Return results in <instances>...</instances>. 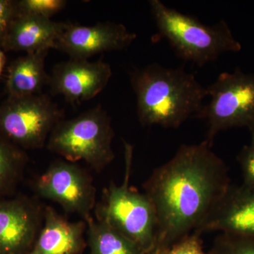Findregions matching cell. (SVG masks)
<instances>
[{"label": "cell", "mask_w": 254, "mask_h": 254, "mask_svg": "<svg viewBox=\"0 0 254 254\" xmlns=\"http://www.w3.org/2000/svg\"><path fill=\"white\" fill-rule=\"evenodd\" d=\"M36 190L40 196L58 203L65 211L77 214L83 220L91 218L96 203V189L91 175L67 160L50 164L37 180Z\"/></svg>", "instance_id": "ba28073f"}, {"label": "cell", "mask_w": 254, "mask_h": 254, "mask_svg": "<svg viewBox=\"0 0 254 254\" xmlns=\"http://www.w3.org/2000/svg\"><path fill=\"white\" fill-rule=\"evenodd\" d=\"M64 0H25L20 3L21 14L51 18L66 6Z\"/></svg>", "instance_id": "ffe728a7"}, {"label": "cell", "mask_w": 254, "mask_h": 254, "mask_svg": "<svg viewBox=\"0 0 254 254\" xmlns=\"http://www.w3.org/2000/svg\"><path fill=\"white\" fill-rule=\"evenodd\" d=\"M5 61H6V58H5L4 53H3L2 50L0 49V75L2 72L3 68H4L5 64Z\"/></svg>", "instance_id": "603a6c76"}, {"label": "cell", "mask_w": 254, "mask_h": 254, "mask_svg": "<svg viewBox=\"0 0 254 254\" xmlns=\"http://www.w3.org/2000/svg\"><path fill=\"white\" fill-rule=\"evenodd\" d=\"M137 115L143 126L178 128L192 117L199 118L206 88L183 68L152 64L132 71Z\"/></svg>", "instance_id": "7a4b0ae2"}, {"label": "cell", "mask_w": 254, "mask_h": 254, "mask_svg": "<svg viewBox=\"0 0 254 254\" xmlns=\"http://www.w3.org/2000/svg\"><path fill=\"white\" fill-rule=\"evenodd\" d=\"M111 118L98 105L69 120H62L50 134V151L71 163L84 161L100 172L115 159Z\"/></svg>", "instance_id": "277c9868"}, {"label": "cell", "mask_w": 254, "mask_h": 254, "mask_svg": "<svg viewBox=\"0 0 254 254\" xmlns=\"http://www.w3.org/2000/svg\"><path fill=\"white\" fill-rule=\"evenodd\" d=\"M48 86L54 95L71 104L93 99L104 90L113 76L110 64L103 60L69 59L55 65Z\"/></svg>", "instance_id": "30bf717a"}, {"label": "cell", "mask_w": 254, "mask_h": 254, "mask_svg": "<svg viewBox=\"0 0 254 254\" xmlns=\"http://www.w3.org/2000/svg\"><path fill=\"white\" fill-rule=\"evenodd\" d=\"M200 234L189 235L170 247L163 254H208L203 249Z\"/></svg>", "instance_id": "44dd1931"}, {"label": "cell", "mask_w": 254, "mask_h": 254, "mask_svg": "<svg viewBox=\"0 0 254 254\" xmlns=\"http://www.w3.org/2000/svg\"><path fill=\"white\" fill-rule=\"evenodd\" d=\"M43 220L44 210L38 203L0 202V254H28Z\"/></svg>", "instance_id": "8fae6325"}, {"label": "cell", "mask_w": 254, "mask_h": 254, "mask_svg": "<svg viewBox=\"0 0 254 254\" xmlns=\"http://www.w3.org/2000/svg\"><path fill=\"white\" fill-rule=\"evenodd\" d=\"M63 119V110L48 95L13 97L0 110V128L23 146L40 149Z\"/></svg>", "instance_id": "52a82bcc"}, {"label": "cell", "mask_w": 254, "mask_h": 254, "mask_svg": "<svg viewBox=\"0 0 254 254\" xmlns=\"http://www.w3.org/2000/svg\"><path fill=\"white\" fill-rule=\"evenodd\" d=\"M85 221L89 254H146L136 243L103 220L91 216Z\"/></svg>", "instance_id": "2e32d148"}, {"label": "cell", "mask_w": 254, "mask_h": 254, "mask_svg": "<svg viewBox=\"0 0 254 254\" xmlns=\"http://www.w3.org/2000/svg\"><path fill=\"white\" fill-rule=\"evenodd\" d=\"M149 4L159 36L166 40L185 61L204 66L224 53H238L242 49L225 20L210 26L168 7L160 0H150Z\"/></svg>", "instance_id": "3957f363"}, {"label": "cell", "mask_w": 254, "mask_h": 254, "mask_svg": "<svg viewBox=\"0 0 254 254\" xmlns=\"http://www.w3.org/2000/svg\"><path fill=\"white\" fill-rule=\"evenodd\" d=\"M125 146V180L119 186L112 182L105 190L103 203L97 208L96 218L136 243L145 254H150L156 234L154 209L144 193L130 187L133 147L127 143Z\"/></svg>", "instance_id": "5b68a950"}, {"label": "cell", "mask_w": 254, "mask_h": 254, "mask_svg": "<svg viewBox=\"0 0 254 254\" xmlns=\"http://www.w3.org/2000/svg\"><path fill=\"white\" fill-rule=\"evenodd\" d=\"M208 254H254V236L220 232Z\"/></svg>", "instance_id": "e0dca14e"}, {"label": "cell", "mask_w": 254, "mask_h": 254, "mask_svg": "<svg viewBox=\"0 0 254 254\" xmlns=\"http://www.w3.org/2000/svg\"><path fill=\"white\" fill-rule=\"evenodd\" d=\"M206 91L210 101L198 118L206 122L205 141L210 146L220 131L254 126V73L240 69L222 73Z\"/></svg>", "instance_id": "8992f818"}, {"label": "cell", "mask_w": 254, "mask_h": 254, "mask_svg": "<svg viewBox=\"0 0 254 254\" xmlns=\"http://www.w3.org/2000/svg\"><path fill=\"white\" fill-rule=\"evenodd\" d=\"M49 50L28 53L17 60L10 69L8 88L13 97L41 94L49 83L46 71V59Z\"/></svg>", "instance_id": "9a60e30c"}, {"label": "cell", "mask_w": 254, "mask_h": 254, "mask_svg": "<svg viewBox=\"0 0 254 254\" xmlns=\"http://www.w3.org/2000/svg\"><path fill=\"white\" fill-rule=\"evenodd\" d=\"M136 37L121 23L107 21L83 26L66 23L55 49L66 53L70 59L88 60L100 53L125 49Z\"/></svg>", "instance_id": "9c48e42d"}, {"label": "cell", "mask_w": 254, "mask_h": 254, "mask_svg": "<svg viewBox=\"0 0 254 254\" xmlns=\"http://www.w3.org/2000/svg\"><path fill=\"white\" fill-rule=\"evenodd\" d=\"M210 232L254 236V193L242 186L230 185L197 233Z\"/></svg>", "instance_id": "7c38bea8"}, {"label": "cell", "mask_w": 254, "mask_h": 254, "mask_svg": "<svg viewBox=\"0 0 254 254\" xmlns=\"http://www.w3.org/2000/svg\"><path fill=\"white\" fill-rule=\"evenodd\" d=\"M251 140L238 155L239 163L242 170L243 183L241 185L254 194V126L250 128Z\"/></svg>", "instance_id": "d6986e66"}, {"label": "cell", "mask_w": 254, "mask_h": 254, "mask_svg": "<svg viewBox=\"0 0 254 254\" xmlns=\"http://www.w3.org/2000/svg\"><path fill=\"white\" fill-rule=\"evenodd\" d=\"M14 14V7L10 1L0 0V36L6 35Z\"/></svg>", "instance_id": "7402d4cb"}, {"label": "cell", "mask_w": 254, "mask_h": 254, "mask_svg": "<svg viewBox=\"0 0 254 254\" xmlns=\"http://www.w3.org/2000/svg\"><path fill=\"white\" fill-rule=\"evenodd\" d=\"M85 220L69 222L54 208L44 210L43 227L28 254H83L87 247Z\"/></svg>", "instance_id": "4fadbf2b"}, {"label": "cell", "mask_w": 254, "mask_h": 254, "mask_svg": "<svg viewBox=\"0 0 254 254\" xmlns=\"http://www.w3.org/2000/svg\"><path fill=\"white\" fill-rule=\"evenodd\" d=\"M211 148L205 141L182 145L143 185L156 219L150 254H163L199 231L232 185L226 164Z\"/></svg>", "instance_id": "6da1fadb"}, {"label": "cell", "mask_w": 254, "mask_h": 254, "mask_svg": "<svg viewBox=\"0 0 254 254\" xmlns=\"http://www.w3.org/2000/svg\"><path fill=\"white\" fill-rule=\"evenodd\" d=\"M21 161V155L0 141V190L12 181Z\"/></svg>", "instance_id": "ac0fdd59"}, {"label": "cell", "mask_w": 254, "mask_h": 254, "mask_svg": "<svg viewBox=\"0 0 254 254\" xmlns=\"http://www.w3.org/2000/svg\"><path fill=\"white\" fill-rule=\"evenodd\" d=\"M20 14L16 21L11 22L6 33L5 43L7 48L25 50L28 53L55 49L66 23L35 15Z\"/></svg>", "instance_id": "5bb4252c"}]
</instances>
